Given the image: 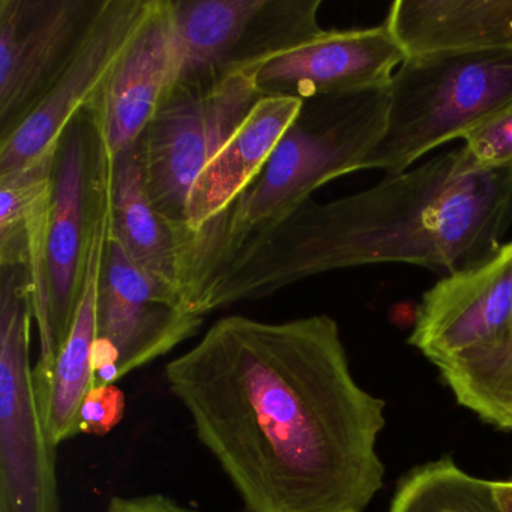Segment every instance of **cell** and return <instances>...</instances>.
Listing matches in <instances>:
<instances>
[{
  "mask_svg": "<svg viewBox=\"0 0 512 512\" xmlns=\"http://www.w3.org/2000/svg\"><path fill=\"white\" fill-rule=\"evenodd\" d=\"M164 376L245 511L362 512L383 487L385 401L332 317H221Z\"/></svg>",
  "mask_w": 512,
  "mask_h": 512,
  "instance_id": "1",
  "label": "cell"
},
{
  "mask_svg": "<svg viewBox=\"0 0 512 512\" xmlns=\"http://www.w3.org/2000/svg\"><path fill=\"white\" fill-rule=\"evenodd\" d=\"M512 224V167L484 170L464 146L368 190L308 202L245 244L190 302L206 317L325 272L406 263L446 274L493 256Z\"/></svg>",
  "mask_w": 512,
  "mask_h": 512,
  "instance_id": "2",
  "label": "cell"
},
{
  "mask_svg": "<svg viewBox=\"0 0 512 512\" xmlns=\"http://www.w3.org/2000/svg\"><path fill=\"white\" fill-rule=\"evenodd\" d=\"M386 88L302 103L295 121L250 187L217 220L191 236L187 308L203 284L236 251L311 202V194L323 185L361 172L368 152L385 133Z\"/></svg>",
  "mask_w": 512,
  "mask_h": 512,
  "instance_id": "3",
  "label": "cell"
},
{
  "mask_svg": "<svg viewBox=\"0 0 512 512\" xmlns=\"http://www.w3.org/2000/svg\"><path fill=\"white\" fill-rule=\"evenodd\" d=\"M388 119L362 170L386 176L470 131L512 103V52L409 56L388 85Z\"/></svg>",
  "mask_w": 512,
  "mask_h": 512,
  "instance_id": "4",
  "label": "cell"
},
{
  "mask_svg": "<svg viewBox=\"0 0 512 512\" xmlns=\"http://www.w3.org/2000/svg\"><path fill=\"white\" fill-rule=\"evenodd\" d=\"M112 169L100 131L91 112L85 110L65 130L56 151L44 284L32 304L40 340L34 367L37 392L46 386L70 335L95 230L110 202Z\"/></svg>",
  "mask_w": 512,
  "mask_h": 512,
  "instance_id": "5",
  "label": "cell"
},
{
  "mask_svg": "<svg viewBox=\"0 0 512 512\" xmlns=\"http://www.w3.org/2000/svg\"><path fill=\"white\" fill-rule=\"evenodd\" d=\"M0 281V512H59L56 448L31 364L28 271L2 268Z\"/></svg>",
  "mask_w": 512,
  "mask_h": 512,
  "instance_id": "6",
  "label": "cell"
},
{
  "mask_svg": "<svg viewBox=\"0 0 512 512\" xmlns=\"http://www.w3.org/2000/svg\"><path fill=\"white\" fill-rule=\"evenodd\" d=\"M262 95L248 73L212 86L178 85L137 142L155 208L184 235L191 190Z\"/></svg>",
  "mask_w": 512,
  "mask_h": 512,
  "instance_id": "7",
  "label": "cell"
},
{
  "mask_svg": "<svg viewBox=\"0 0 512 512\" xmlns=\"http://www.w3.org/2000/svg\"><path fill=\"white\" fill-rule=\"evenodd\" d=\"M320 7V0H172L178 85H217L313 40L323 32Z\"/></svg>",
  "mask_w": 512,
  "mask_h": 512,
  "instance_id": "8",
  "label": "cell"
},
{
  "mask_svg": "<svg viewBox=\"0 0 512 512\" xmlns=\"http://www.w3.org/2000/svg\"><path fill=\"white\" fill-rule=\"evenodd\" d=\"M107 0H0V137L55 88Z\"/></svg>",
  "mask_w": 512,
  "mask_h": 512,
  "instance_id": "9",
  "label": "cell"
},
{
  "mask_svg": "<svg viewBox=\"0 0 512 512\" xmlns=\"http://www.w3.org/2000/svg\"><path fill=\"white\" fill-rule=\"evenodd\" d=\"M409 343L437 368L512 346V242L437 281L422 296Z\"/></svg>",
  "mask_w": 512,
  "mask_h": 512,
  "instance_id": "10",
  "label": "cell"
},
{
  "mask_svg": "<svg viewBox=\"0 0 512 512\" xmlns=\"http://www.w3.org/2000/svg\"><path fill=\"white\" fill-rule=\"evenodd\" d=\"M152 7L154 0H107L55 88L16 130L0 137V176L25 169L58 149L74 118L106 88Z\"/></svg>",
  "mask_w": 512,
  "mask_h": 512,
  "instance_id": "11",
  "label": "cell"
},
{
  "mask_svg": "<svg viewBox=\"0 0 512 512\" xmlns=\"http://www.w3.org/2000/svg\"><path fill=\"white\" fill-rule=\"evenodd\" d=\"M205 317L140 271L109 236L97 296V340L118 358L119 380L194 337Z\"/></svg>",
  "mask_w": 512,
  "mask_h": 512,
  "instance_id": "12",
  "label": "cell"
},
{
  "mask_svg": "<svg viewBox=\"0 0 512 512\" xmlns=\"http://www.w3.org/2000/svg\"><path fill=\"white\" fill-rule=\"evenodd\" d=\"M404 59L383 20L373 28L323 31L244 73L262 97L308 101L386 88Z\"/></svg>",
  "mask_w": 512,
  "mask_h": 512,
  "instance_id": "13",
  "label": "cell"
},
{
  "mask_svg": "<svg viewBox=\"0 0 512 512\" xmlns=\"http://www.w3.org/2000/svg\"><path fill=\"white\" fill-rule=\"evenodd\" d=\"M179 53L172 0H154V7L128 47L115 73L89 112L112 163L134 148L143 131L176 88Z\"/></svg>",
  "mask_w": 512,
  "mask_h": 512,
  "instance_id": "14",
  "label": "cell"
},
{
  "mask_svg": "<svg viewBox=\"0 0 512 512\" xmlns=\"http://www.w3.org/2000/svg\"><path fill=\"white\" fill-rule=\"evenodd\" d=\"M110 238L140 271L184 301L191 238L155 208L143 181L137 145L113 163Z\"/></svg>",
  "mask_w": 512,
  "mask_h": 512,
  "instance_id": "15",
  "label": "cell"
},
{
  "mask_svg": "<svg viewBox=\"0 0 512 512\" xmlns=\"http://www.w3.org/2000/svg\"><path fill=\"white\" fill-rule=\"evenodd\" d=\"M385 22L406 58L512 52V0H397Z\"/></svg>",
  "mask_w": 512,
  "mask_h": 512,
  "instance_id": "16",
  "label": "cell"
},
{
  "mask_svg": "<svg viewBox=\"0 0 512 512\" xmlns=\"http://www.w3.org/2000/svg\"><path fill=\"white\" fill-rule=\"evenodd\" d=\"M302 103L295 98H259L191 190L187 212L191 236L217 220L250 187L295 121Z\"/></svg>",
  "mask_w": 512,
  "mask_h": 512,
  "instance_id": "17",
  "label": "cell"
},
{
  "mask_svg": "<svg viewBox=\"0 0 512 512\" xmlns=\"http://www.w3.org/2000/svg\"><path fill=\"white\" fill-rule=\"evenodd\" d=\"M109 236L110 203L95 230L85 286L70 335L56 359L46 386L37 392L44 428L55 448L80 433V407L88 392L94 388L92 352L97 341L98 284Z\"/></svg>",
  "mask_w": 512,
  "mask_h": 512,
  "instance_id": "18",
  "label": "cell"
},
{
  "mask_svg": "<svg viewBox=\"0 0 512 512\" xmlns=\"http://www.w3.org/2000/svg\"><path fill=\"white\" fill-rule=\"evenodd\" d=\"M56 151L0 176V268L28 271L32 304L44 284Z\"/></svg>",
  "mask_w": 512,
  "mask_h": 512,
  "instance_id": "19",
  "label": "cell"
},
{
  "mask_svg": "<svg viewBox=\"0 0 512 512\" xmlns=\"http://www.w3.org/2000/svg\"><path fill=\"white\" fill-rule=\"evenodd\" d=\"M388 512H502L493 481L476 478L451 458L424 464L398 485Z\"/></svg>",
  "mask_w": 512,
  "mask_h": 512,
  "instance_id": "20",
  "label": "cell"
},
{
  "mask_svg": "<svg viewBox=\"0 0 512 512\" xmlns=\"http://www.w3.org/2000/svg\"><path fill=\"white\" fill-rule=\"evenodd\" d=\"M464 149L484 170L512 167V103L464 137Z\"/></svg>",
  "mask_w": 512,
  "mask_h": 512,
  "instance_id": "21",
  "label": "cell"
},
{
  "mask_svg": "<svg viewBox=\"0 0 512 512\" xmlns=\"http://www.w3.org/2000/svg\"><path fill=\"white\" fill-rule=\"evenodd\" d=\"M125 394L119 386H94L83 400L79 413L80 433L106 436L121 424L125 415Z\"/></svg>",
  "mask_w": 512,
  "mask_h": 512,
  "instance_id": "22",
  "label": "cell"
},
{
  "mask_svg": "<svg viewBox=\"0 0 512 512\" xmlns=\"http://www.w3.org/2000/svg\"><path fill=\"white\" fill-rule=\"evenodd\" d=\"M106 512H197L196 509L181 505L172 497L164 494H145V496L113 497Z\"/></svg>",
  "mask_w": 512,
  "mask_h": 512,
  "instance_id": "23",
  "label": "cell"
},
{
  "mask_svg": "<svg viewBox=\"0 0 512 512\" xmlns=\"http://www.w3.org/2000/svg\"><path fill=\"white\" fill-rule=\"evenodd\" d=\"M493 490L500 511L512 512V481H493Z\"/></svg>",
  "mask_w": 512,
  "mask_h": 512,
  "instance_id": "24",
  "label": "cell"
}]
</instances>
